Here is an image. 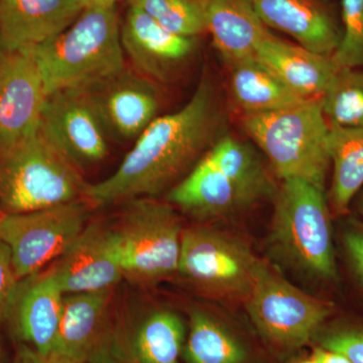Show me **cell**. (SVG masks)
I'll use <instances>...</instances> for the list:
<instances>
[{
	"mask_svg": "<svg viewBox=\"0 0 363 363\" xmlns=\"http://www.w3.org/2000/svg\"><path fill=\"white\" fill-rule=\"evenodd\" d=\"M0 213H1V208H0Z\"/></svg>",
	"mask_w": 363,
	"mask_h": 363,
	"instance_id": "obj_39",
	"label": "cell"
},
{
	"mask_svg": "<svg viewBox=\"0 0 363 363\" xmlns=\"http://www.w3.org/2000/svg\"><path fill=\"white\" fill-rule=\"evenodd\" d=\"M328 152L332 167L329 206L331 213L344 216L363 188V128L330 126Z\"/></svg>",
	"mask_w": 363,
	"mask_h": 363,
	"instance_id": "obj_24",
	"label": "cell"
},
{
	"mask_svg": "<svg viewBox=\"0 0 363 363\" xmlns=\"http://www.w3.org/2000/svg\"><path fill=\"white\" fill-rule=\"evenodd\" d=\"M88 6L90 4H97V6H116L117 2L123 1V0H86ZM128 1V0H126Z\"/></svg>",
	"mask_w": 363,
	"mask_h": 363,
	"instance_id": "obj_34",
	"label": "cell"
},
{
	"mask_svg": "<svg viewBox=\"0 0 363 363\" xmlns=\"http://www.w3.org/2000/svg\"><path fill=\"white\" fill-rule=\"evenodd\" d=\"M267 28L293 38L309 51L332 58L342 39V23L327 0H247Z\"/></svg>",
	"mask_w": 363,
	"mask_h": 363,
	"instance_id": "obj_17",
	"label": "cell"
},
{
	"mask_svg": "<svg viewBox=\"0 0 363 363\" xmlns=\"http://www.w3.org/2000/svg\"><path fill=\"white\" fill-rule=\"evenodd\" d=\"M255 57L303 99L321 98L338 70L332 58L285 42L271 32L257 45Z\"/></svg>",
	"mask_w": 363,
	"mask_h": 363,
	"instance_id": "obj_20",
	"label": "cell"
},
{
	"mask_svg": "<svg viewBox=\"0 0 363 363\" xmlns=\"http://www.w3.org/2000/svg\"><path fill=\"white\" fill-rule=\"evenodd\" d=\"M271 192V180L255 150L224 135L169 191L168 202L203 220L245 209Z\"/></svg>",
	"mask_w": 363,
	"mask_h": 363,
	"instance_id": "obj_2",
	"label": "cell"
},
{
	"mask_svg": "<svg viewBox=\"0 0 363 363\" xmlns=\"http://www.w3.org/2000/svg\"><path fill=\"white\" fill-rule=\"evenodd\" d=\"M89 184L39 125L0 142V208L23 213L84 199Z\"/></svg>",
	"mask_w": 363,
	"mask_h": 363,
	"instance_id": "obj_4",
	"label": "cell"
},
{
	"mask_svg": "<svg viewBox=\"0 0 363 363\" xmlns=\"http://www.w3.org/2000/svg\"><path fill=\"white\" fill-rule=\"evenodd\" d=\"M49 269L65 295L114 290L123 281L124 272L113 224L89 222Z\"/></svg>",
	"mask_w": 363,
	"mask_h": 363,
	"instance_id": "obj_14",
	"label": "cell"
},
{
	"mask_svg": "<svg viewBox=\"0 0 363 363\" xmlns=\"http://www.w3.org/2000/svg\"><path fill=\"white\" fill-rule=\"evenodd\" d=\"M113 293L65 295L50 358L57 363H119L118 320L112 316Z\"/></svg>",
	"mask_w": 363,
	"mask_h": 363,
	"instance_id": "obj_11",
	"label": "cell"
},
{
	"mask_svg": "<svg viewBox=\"0 0 363 363\" xmlns=\"http://www.w3.org/2000/svg\"><path fill=\"white\" fill-rule=\"evenodd\" d=\"M84 92L109 140H136L162 108L159 84L133 67L79 88Z\"/></svg>",
	"mask_w": 363,
	"mask_h": 363,
	"instance_id": "obj_12",
	"label": "cell"
},
{
	"mask_svg": "<svg viewBox=\"0 0 363 363\" xmlns=\"http://www.w3.org/2000/svg\"><path fill=\"white\" fill-rule=\"evenodd\" d=\"M342 39L332 57L338 68L363 69V0H340Z\"/></svg>",
	"mask_w": 363,
	"mask_h": 363,
	"instance_id": "obj_28",
	"label": "cell"
},
{
	"mask_svg": "<svg viewBox=\"0 0 363 363\" xmlns=\"http://www.w3.org/2000/svg\"><path fill=\"white\" fill-rule=\"evenodd\" d=\"M44 83L30 51L0 56V142L35 130L45 100Z\"/></svg>",
	"mask_w": 363,
	"mask_h": 363,
	"instance_id": "obj_18",
	"label": "cell"
},
{
	"mask_svg": "<svg viewBox=\"0 0 363 363\" xmlns=\"http://www.w3.org/2000/svg\"><path fill=\"white\" fill-rule=\"evenodd\" d=\"M250 248L206 227H189L182 234L178 272L203 293L247 298L259 267Z\"/></svg>",
	"mask_w": 363,
	"mask_h": 363,
	"instance_id": "obj_10",
	"label": "cell"
},
{
	"mask_svg": "<svg viewBox=\"0 0 363 363\" xmlns=\"http://www.w3.org/2000/svg\"><path fill=\"white\" fill-rule=\"evenodd\" d=\"M297 363H318L316 360L313 359V358H310V359L303 360V362H297Z\"/></svg>",
	"mask_w": 363,
	"mask_h": 363,
	"instance_id": "obj_37",
	"label": "cell"
},
{
	"mask_svg": "<svg viewBox=\"0 0 363 363\" xmlns=\"http://www.w3.org/2000/svg\"><path fill=\"white\" fill-rule=\"evenodd\" d=\"M242 125L279 179H300L325 188L330 169V126L321 98L279 111L243 116Z\"/></svg>",
	"mask_w": 363,
	"mask_h": 363,
	"instance_id": "obj_5",
	"label": "cell"
},
{
	"mask_svg": "<svg viewBox=\"0 0 363 363\" xmlns=\"http://www.w3.org/2000/svg\"><path fill=\"white\" fill-rule=\"evenodd\" d=\"M247 300L248 314L259 333L286 350L305 345L332 313L330 303L298 290L262 260Z\"/></svg>",
	"mask_w": 363,
	"mask_h": 363,
	"instance_id": "obj_9",
	"label": "cell"
},
{
	"mask_svg": "<svg viewBox=\"0 0 363 363\" xmlns=\"http://www.w3.org/2000/svg\"><path fill=\"white\" fill-rule=\"evenodd\" d=\"M224 135L225 111L204 75L187 104L147 126L111 177L88 185L86 199L97 208L155 198L183 180Z\"/></svg>",
	"mask_w": 363,
	"mask_h": 363,
	"instance_id": "obj_1",
	"label": "cell"
},
{
	"mask_svg": "<svg viewBox=\"0 0 363 363\" xmlns=\"http://www.w3.org/2000/svg\"><path fill=\"white\" fill-rule=\"evenodd\" d=\"M342 247L348 266L363 290V224L357 220L346 222L342 233Z\"/></svg>",
	"mask_w": 363,
	"mask_h": 363,
	"instance_id": "obj_30",
	"label": "cell"
},
{
	"mask_svg": "<svg viewBox=\"0 0 363 363\" xmlns=\"http://www.w3.org/2000/svg\"><path fill=\"white\" fill-rule=\"evenodd\" d=\"M312 358L318 363H351L350 360L341 353L324 350L322 347L314 350Z\"/></svg>",
	"mask_w": 363,
	"mask_h": 363,
	"instance_id": "obj_33",
	"label": "cell"
},
{
	"mask_svg": "<svg viewBox=\"0 0 363 363\" xmlns=\"http://www.w3.org/2000/svg\"><path fill=\"white\" fill-rule=\"evenodd\" d=\"M121 44L133 68L157 84L177 77L194 56L196 38L167 30L138 7L130 6L121 28Z\"/></svg>",
	"mask_w": 363,
	"mask_h": 363,
	"instance_id": "obj_15",
	"label": "cell"
},
{
	"mask_svg": "<svg viewBox=\"0 0 363 363\" xmlns=\"http://www.w3.org/2000/svg\"><path fill=\"white\" fill-rule=\"evenodd\" d=\"M234 104L247 114L279 111L304 101L255 56L227 65Z\"/></svg>",
	"mask_w": 363,
	"mask_h": 363,
	"instance_id": "obj_23",
	"label": "cell"
},
{
	"mask_svg": "<svg viewBox=\"0 0 363 363\" xmlns=\"http://www.w3.org/2000/svg\"><path fill=\"white\" fill-rule=\"evenodd\" d=\"M113 227L124 279L135 286H152L178 272L184 228L173 205L155 198L130 200L124 202Z\"/></svg>",
	"mask_w": 363,
	"mask_h": 363,
	"instance_id": "obj_7",
	"label": "cell"
},
{
	"mask_svg": "<svg viewBox=\"0 0 363 363\" xmlns=\"http://www.w3.org/2000/svg\"><path fill=\"white\" fill-rule=\"evenodd\" d=\"M86 0H0V47L26 51L57 37L74 23Z\"/></svg>",
	"mask_w": 363,
	"mask_h": 363,
	"instance_id": "obj_19",
	"label": "cell"
},
{
	"mask_svg": "<svg viewBox=\"0 0 363 363\" xmlns=\"http://www.w3.org/2000/svg\"><path fill=\"white\" fill-rule=\"evenodd\" d=\"M93 205L84 199L23 212L0 213V241L9 248L18 279L54 264L89 223Z\"/></svg>",
	"mask_w": 363,
	"mask_h": 363,
	"instance_id": "obj_8",
	"label": "cell"
},
{
	"mask_svg": "<svg viewBox=\"0 0 363 363\" xmlns=\"http://www.w3.org/2000/svg\"><path fill=\"white\" fill-rule=\"evenodd\" d=\"M64 297L49 267L20 279L4 324L16 343L49 357L58 336Z\"/></svg>",
	"mask_w": 363,
	"mask_h": 363,
	"instance_id": "obj_16",
	"label": "cell"
},
{
	"mask_svg": "<svg viewBox=\"0 0 363 363\" xmlns=\"http://www.w3.org/2000/svg\"><path fill=\"white\" fill-rule=\"evenodd\" d=\"M126 331L118 320L121 363H180L186 341L183 320L169 310H154Z\"/></svg>",
	"mask_w": 363,
	"mask_h": 363,
	"instance_id": "obj_21",
	"label": "cell"
},
{
	"mask_svg": "<svg viewBox=\"0 0 363 363\" xmlns=\"http://www.w3.org/2000/svg\"><path fill=\"white\" fill-rule=\"evenodd\" d=\"M183 352L187 363H245L247 358L240 340L201 310L191 312Z\"/></svg>",
	"mask_w": 363,
	"mask_h": 363,
	"instance_id": "obj_25",
	"label": "cell"
},
{
	"mask_svg": "<svg viewBox=\"0 0 363 363\" xmlns=\"http://www.w3.org/2000/svg\"><path fill=\"white\" fill-rule=\"evenodd\" d=\"M272 229L277 245L296 266L322 281H337L325 188L300 179L284 180L277 192Z\"/></svg>",
	"mask_w": 363,
	"mask_h": 363,
	"instance_id": "obj_6",
	"label": "cell"
},
{
	"mask_svg": "<svg viewBox=\"0 0 363 363\" xmlns=\"http://www.w3.org/2000/svg\"><path fill=\"white\" fill-rule=\"evenodd\" d=\"M13 363H57L52 358L40 354L30 346L16 343V354Z\"/></svg>",
	"mask_w": 363,
	"mask_h": 363,
	"instance_id": "obj_32",
	"label": "cell"
},
{
	"mask_svg": "<svg viewBox=\"0 0 363 363\" xmlns=\"http://www.w3.org/2000/svg\"><path fill=\"white\" fill-rule=\"evenodd\" d=\"M40 128L81 173L108 156L111 140L79 88L57 91L45 97Z\"/></svg>",
	"mask_w": 363,
	"mask_h": 363,
	"instance_id": "obj_13",
	"label": "cell"
},
{
	"mask_svg": "<svg viewBox=\"0 0 363 363\" xmlns=\"http://www.w3.org/2000/svg\"><path fill=\"white\" fill-rule=\"evenodd\" d=\"M169 32L197 38L207 32L204 9L199 0H128Z\"/></svg>",
	"mask_w": 363,
	"mask_h": 363,
	"instance_id": "obj_27",
	"label": "cell"
},
{
	"mask_svg": "<svg viewBox=\"0 0 363 363\" xmlns=\"http://www.w3.org/2000/svg\"><path fill=\"white\" fill-rule=\"evenodd\" d=\"M0 363H6V355L2 350L1 343H0Z\"/></svg>",
	"mask_w": 363,
	"mask_h": 363,
	"instance_id": "obj_35",
	"label": "cell"
},
{
	"mask_svg": "<svg viewBox=\"0 0 363 363\" xmlns=\"http://www.w3.org/2000/svg\"><path fill=\"white\" fill-rule=\"evenodd\" d=\"M320 344L324 350L341 353L351 363H363V326L348 325L332 329Z\"/></svg>",
	"mask_w": 363,
	"mask_h": 363,
	"instance_id": "obj_29",
	"label": "cell"
},
{
	"mask_svg": "<svg viewBox=\"0 0 363 363\" xmlns=\"http://www.w3.org/2000/svg\"><path fill=\"white\" fill-rule=\"evenodd\" d=\"M2 52H4V51H2L1 47H0V56H1Z\"/></svg>",
	"mask_w": 363,
	"mask_h": 363,
	"instance_id": "obj_38",
	"label": "cell"
},
{
	"mask_svg": "<svg viewBox=\"0 0 363 363\" xmlns=\"http://www.w3.org/2000/svg\"><path fill=\"white\" fill-rule=\"evenodd\" d=\"M207 32L226 65L255 55L269 32L247 0H199Z\"/></svg>",
	"mask_w": 363,
	"mask_h": 363,
	"instance_id": "obj_22",
	"label": "cell"
},
{
	"mask_svg": "<svg viewBox=\"0 0 363 363\" xmlns=\"http://www.w3.org/2000/svg\"><path fill=\"white\" fill-rule=\"evenodd\" d=\"M321 104L329 125L363 128V69L338 68Z\"/></svg>",
	"mask_w": 363,
	"mask_h": 363,
	"instance_id": "obj_26",
	"label": "cell"
},
{
	"mask_svg": "<svg viewBox=\"0 0 363 363\" xmlns=\"http://www.w3.org/2000/svg\"><path fill=\"white\" fill-rule=\"evenodd\" d=\"M359 209H360V212H362V213L363 214V191H362V196H360V199H359Z\"/></svg>",
	"mask_w": 363,
	"mask_h": 363,
	"instance_id": "obj_36",
	"label": "cell"
},
{
	"mask_svg": "<svg viewBox=\"0 0 363 363\" xmlns=\"http://www.w3.org/2000/svg\"><path fill=\"white\" fill-rule=\"evenodd\" d=\"M18 281L20 279L14 271L11 250L0 241V329L6 324Z\"/></svg>",
	"mask_w": 363,
	"mask_h": 363,
	"instance_id": "obj_31",
	"label": "cell"
},
{
	"mask_svg": "<svg viewBox=\"0 0 363 363\" xmlns=\"http://www.w3.org/2000/svg\"><path fill=\"white\" fill-rule=\"evenodd\" d=\"M116 6L90 4L57 37L32 50L45 95L82 88L125 67Z\"/></svg>",
	"mask_w": 363,
	"mask_h": 363,
	"instance_id": "obj_3",
	"label": "cell"
}]
</instances>
